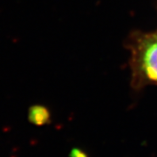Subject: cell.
Masks as SVG:
<instances>
[{"instance_id": "6da1fadb", "label": "cell", "mask_w": 157, "mask_h": 157, "mask_svg": "<svg viewBox=\"0 0 157 157\" xmlns=\"http://www.w3.org/2000/svg\"><path fill=\"white\" fill-rule=\"evenodd\" d=\"M140 67L147 78L157 83V34L142 40L140 46Z\"/></svg>"}, {"instance_id": "7a4b0ae2", "label": "cell", "mask_w": 157, "mask_h": 157, "mask_svg": "<svg viewBox=\"0 0 157 157\" xmlns=\"http://www.w3.org/2000/svg\"><path fill=\"white\" fill-rule=\"evenodd\" d=\"M50 113L47 108L42 106H33L29 110V120L36 125H44L49 121Z\"/></svg>"}]
</instances>
